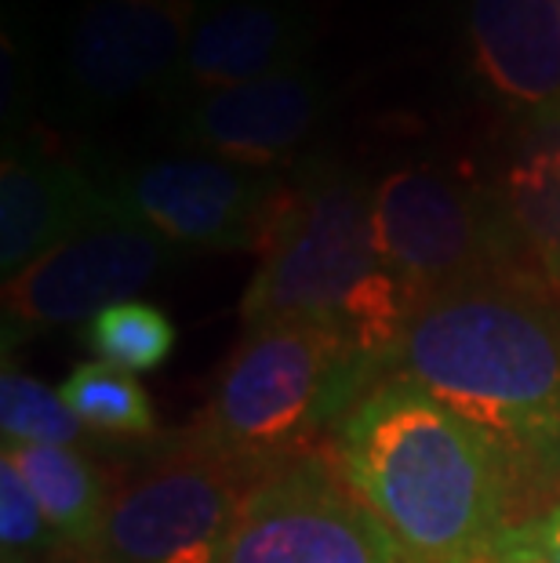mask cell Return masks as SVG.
Here are the masks:
<instances>
[{"mask_svg": "<svg viewBox=\"0 0 560 563\" xmlns=\"http://www.w3.org/2000/svg\"><path fill=\"white\" fill-rule=\"evenodd\" d=\"M4 454L37 495L55 538L80 549H95L110 498H106L102 481L91 465L74 448H37V443L8 448L4 443Z\"/></svg>", "mask_w": 560, "mask_h": 563, "instance_id": "obj_15", "label": "cell"}, {"mask_svg": "<svg viewBox=\"0 0 560 563\" xmlns=\"http://www.w3.org/2000/svg\"><path fill=\"white\" fill-rule=\"evenodd\" d=\"M383 378H404L459 415L503 465L509 490L560 484V295L487 280L411 313Z\"/></svg>", "mask_w": 560, "mask_h": 563, "instance_id": "obj_1", "label": "cell"}, {"mask_svg": "<svg viewBox=\"0 0 560 563\" xmlns=\"http://www.w3.org/2000/svg\"><path fill=\"white\" fill-rule=\"evenodd\" d=\"M503 208L524 266L560 295V150L531 153L509 172Z\"/></svg>", "mask_w": 560, "mask_h": 563, "instance_id": "obj_16", "label": "cell"}, {"mask_svg": "<svg viewBox=\"0 0 560 563\" xmlns=\"http://www.w3.org/2000/svg\"><path fill=\"white\" fill-rule=\"evenodd\" d=\"M375 236L415 309L459 287L535 280L503 197L440 167H400L375 186Z\"/></svg>", "mask_w": 560, "mask_h": 563, "instance_id": "obj_5", "label": "cell"}, {"mask_svg": "<svg viewBox=\"0 0 560 563\" xmlns=\"http://www.w3.org/2000/svg\"><path fill=\"white\" fill-rule=\"evenodd\" d=\"M52 523H47L37 495L22 481L15 462L0 454V545H4V563H26L44 553L52 542Z\"/></svg>", "mask_w": 560, "mask_h": 563, "instance_id": "obj_20", "label": "cell"}, {"mask_svg": "<svg viewBox=\"0 0 560 563\" xmlns=\"http://www.w3.org/2000/svg\"><path fill=\"white\" fill-rule=\"evenodd\" d=\"M328 113V88L314 69H292L186 99L175 135L194 153L277 167L306 146Z\"/></svg>", "mask_w": 560, "mask_h": 563, "instance_id": "obj_11", "label": "cell"}, {"mask_svg": "<svg viewBox=\"0 0 560 563\" xmlns=\"http://www.w3.org/2000/svg\"><path fill=\"white\" fill-rule=\"evenodd\" d=\"M339 473L411 563H487L514 490L495 451L404 378H378L339 422Z\"/></svg>", "mask_w": 560, "mask_h": 563, "instance_id": "obj_2", "label": "cell"}, {"mask_svg": "<svg viewBox=\"0 0 560 563\" xmlns=\"http://www.w3.org/2000/svg\"><path fill=\"white\" fill-rule=\"evenodd\" d=\"M309 19L295 0H200L175 95H205L306 66Z\"/></svg>", "mask_w": 560, "mask_h": 563, "instance_id": "obj_12", "label": "cell"}, {"mask_svg": "<svg viewBox=\"0 0 560 563\" xmlns=\"http://www.w3.org/2000/svg\"><path fill=\"white\" fill-rule=\"evenodd\" d=\"M102 189L113 214L146 225L175 247L262 251L288 200L292 178L277 167L189 150L128 167Z\"/></svg>", "mask_w": 560, "mask_h": 563, "instance_id": "obj_6", "label": "cell"}, {"mask_svg": "<svg viewBox=\"0 0 560 563\" xmlns=\"http://www.w3.org/2000/svg\"><path fill=\"white\" fill-rule=\"evenodd\" d=\"M200 0H88L66 37V88L85 110L172 91Z\"/></svg>", "mask_w": 560, "mask_h": 563, "instance_id": "obj_10", "label": "cell"}, {"mask_svg": "<svg viewBox=\"0 0 560 563\" xmlns=\"http://www.w3.org/2000/svg\"><path fill=\"white\" fill-rule=\"evenodd\" d=\"M99 183L52 153L8 150L0 167V273L19 277L52 247L110 219Z\"/></svg>", "mask_w": 560, "mask_h": 563, "instance_id": "obj_13", "label": "cell"}, {"mask_svg": "<svg viewBox=\"0 0 560 563\" xmlns=\"http://www.w3.org/2000/svg\"><path fill=\"white\" fill-rule=\"evenodd\" d=\"M514 534L542 563H560V501L553 509H546L542 517H531L528 523H514Z\"/></svg>", "mask_w": 560, "mask_h": 563, "instance_id": "obj_21", "label": "cell"}, {"mask_svg": "<svg viewBox=\"0 0 560 563\" xmlns=\"http://www.w3.org/2000/svg\"><path fill=\"white\" fill-rule=\"evenodd\" d=\"M219 563H411L342 473L299 459L248 487Z\"/></svg>", "mask_w": 560, "mask_h": 563, "instance_id": "obj_7", "label": "cell"}, {"mask_svg": "<svg viewBox=\"0 0 560 563\" xmlns=\"http://www.w3.org/2000/svg\"><path fill=\"white\" fill-rule=\"evenodd\" d=\"M208 454L164 462L106 506L99 563H219L252 484Z\"/></svg>", "mask_w": 560, "mask_h": 563, "instance_id": "obj_8", "label": "cell"}, {"mask_svg": "<svg viewBox=\"0 0 560 563\" xmlns=\"http://www.w3.org/2000/svg\"><path fill=\"white\" fill-rule=\"evenodd\" d=\"M85 342L102 364L128 371V375H139V371L161 367L172 356L175 323L157 306L131 298V302L110 306L95 320H88Z\"/></svg>", "mask_w": 560, "mask_h": 563, "instance_id": "obj_18", "label": "cell"}, {"mask_svg": "<svg viewBox=\"0 0 560 563\" xmlns=\"http://www.w3.org/2000/svg\"><path fill=\"white\" fill-rule=\"evenodd\" d=\"M0 429H4L8 448H19V443L74 448L85 437V426L66 407L63 393L11 367H4V378H0Z\"/></svg>", "mask_w": 560, "mask_h": 563, "instance_id": "obj_19", "label": "cell"}, {"mask_svg": "<svg viewBox=\"0 0 560 563\" xmlns=\"http://www.w3.org/2000/svg\"><path fill=\"white\" fill-rule=\"evenodd\" d=\"M58 393H63V400L77 422L85 429H95V433L146 437L157 426L153 404L146 389L139 386V378L102 361L74 367L63 386H58Z\"/></svg>", "mask_w": 560, "mask_h": 563, "instance_id": "obj_17", "label": "cell"}, {"mask_svg": "<svg viewBox=\"0 0 560 563\" xmlns=\"http://www.w3.org/2000/svg\"><path fill=\"white\" fill-rule=\"evenodd\" d=\"M415 313L375 236V186L339 164H309L288 189L281 219L244 291V328L309 320L342 331L386 364Z\"/></svg>", "mask_w": 560, "mask_h": 563, "instance_id": "obj_3", "label": "cell"}, {"mask_svg": "<svg viewBox=\"0 0 560 563\" xmlns=\"http://www.w3.org/2000/svg\"><path fill=\"white\" fill-rule=\"evenodd\" d=\"M378 378L383 361L325 323L273 320L244 328L200 411L197 448L189 451L259 481L306 459L309 443L342 422Z\"/></svg>", "mask_w": 560, "mask_h": 563, "instance_id": "obj_4", "label": "cell"}, {"mask_svg": "<svg viewBox=\"0 0 560 563\" xmlns=\"http://www.w3.org/2000/svg\"><path fill=\"white\" fill-rule=\"evenodd\" d=\"M175 262V244L110 214L4 280V342L95 320L131 302Z\"/></svg>", "mask_w": 560, "mask_h": 563, "instance_id": "obj_9", "label": "cell"}, {"mask_svg": "<svg viewBox=\"0 0 560 563\" xmlns=\"http://www.w3.org/2000/svg\"><path fill=\"white\" fill-rule=\"evenodd\" d=\"M476 74L506 106L560 121L557 0H470Z\"/></svg>", "mask_w": 560, "mask_h": 563, "instance_id": "obj_14", "label": "cell"}]
</instances>
